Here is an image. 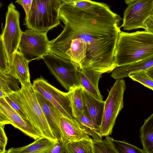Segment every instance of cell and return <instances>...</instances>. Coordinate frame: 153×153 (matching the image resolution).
Returning a JSON list of instances; mask_svg holds the SVG:
<instances>
[{"instance_id":"obj_1","label":"cell","mask_w":153,"mask_h":153,"mask_svg":"<svg viewBox=\"0 0 153 153\" xmlns=\"http://www.w3.org/2000/svg\"><path fill=\"white\" fill-rule=\"evenodd\" d=\"M59 16L65 26L56 38L49 41V52L62 58L71 40L79 38L87 47L82 68L93 69L103 74L116 68L114 55L122 19L107 4L100 2L82 9L63 2Z\"/></svg>"},{"instance_id":"obj_2","label":"cell","mask_w":153,"mask_h":153,"mask_svg":"<svg viewBox=\"0 0 153 153\" xmlns=\"http://www.w3.org/2000/svg\"><path fill=\"white\" fill-rule=\"evenodd\" d=\"M153 55V34L146 30L120 33L114 55L117 67L137 62Z\"/></svg>"},{"instance_id":"obj_3","label":"cell","mask_w":153,"mask_h":153,"mask_svg":"<svg viewBox=\"0 0 153 153\" xmlns=\"http://www.w3.org/2000/svg\"><path fill=\"white\" fill-rule=\"evenodd\" d=\"M62 0H33L28 18L24 25L39 32H48L60 23L59 11Z\"/></svg>"},{"instance_id":"obj_4","label":"cell","mask_w":153,"mask_h":153,"mask_svg":"<svg viewBox=\"0 0 153 153\" xmlns=\"http://www.w3.org/2000/svg\"><path fill=\"white\" fill-rule=\"evenodd\" d=\"M21 90L15 93L30 123L42 136L52 141L57 140L39 104L33 85L30 82L21 84Z\"/></svg>"},{"instance_id":"obj_5","label":"cell","mask_w":153,"mask_h":153,"mask_svg":"<svg viewBox=\"0 0 153 153\" xmlns=\"http://www.w3.org/2000/svg\"><path fill=\"white\" fill-rule=\"evenodd\" d=\"M126 86L122 79H116L105 101L100 126V134L103 137L111 134L117 118L123 107V96Z\"/></svg>"},{"instance_id":"obj_6","label":"cell","mask_w":153,"mask_h":153,"mask_svg":"<svg viewBox=\"0 0 153 153\" xmlns=\"http://www.w3.org/2000/svg\"><path fill=\"white\" fill-rule=\"evenodd\" d=\"M42 59L51 73L68 91L82 87L78 74L79 69L70 60L49 52Z\"/></svg>"},{"instance_id":"obj_7","label":"cell","mask_w":153,"mask_h":153,"mask_svg":"<svg viewBox=\"0 0 153 153\" xmlns=\"http://www.w3.org/2000/svg\"><path fill=\"white\" fill-rule=\"evenodd\" d=\"M33 85L34 90L53 104L63 116L79 125L73 115L69 91L65 93L60 91L43 77L35 80Z\"/></svg>"},{"instance_id":"obj_8","label":"cell","mask_w":153,"mask_h":153,"mask_svg":"<svg viewBox=\"0 0 153 153\" xmlns=\"http://www.w3.org/2000/svg\"><path fill=\"white\" fill-rule=\"evenodd\" d=\"M20 14L12 2L7 7L6 14L5 25L0 39L7 53L10 65L14 53L18 51L22 31L19 24Z\"/></svg>"},{"instance_id":"obj_9","label":"cell","mask_w":153,"mask_h":153,"mask_svg":"<svg viewBox=\"0 0 153 153\" xmlns=\"http://www.w3.org/2000/svg\"><path fill=\"white\" fill-rule=\"evenodd\" d=\"M47 32H39L28 29L23 32L18 49L29 62L42 59L49 52Z\"/></svg>"},{"instance_id":"obj_10","label":"cell","mask_w":153,"mask_h":153,"mask_svg":"<svg viewBox=\"0 0 153 153\" xmlns=\"http://www.w3.org/2000/svg\"><path fill=\"white\" fill-rule=\"evenodd\" d=\"M153 15V0H137L124 11L122 27L125 30L146 29L145 22Z\"/></svg>"},{"instance_id":"obj_11","label":"cell","mask_w":153,"mask_h":153,"mask_svg":"<svg viewBox=\"0 0 153 153\" xmlns=\"http://www.w3.org/2000/svg\"><path fill=\"white\" fill-rule=\"evenodd\" d=\"M0 111L5 114L10 124L35 140L42 136L27 121L17 112L6 102L4 97H0Z\"/></svg>"},{"instance_id":"obj_12","label":"cell","mask_w":153,"mask_h":153,"mask_svg":"<svg viewBox=\"0 0 153 153\" xmlns=\"http://www.w3.org/2000/svg\"><path fill=\"white\" fill-rule=\"evenodd\" d=\"M35 91L38 102L55 138L56 140H63L60 124V119L63 115L49 101L39 93Z\"/></svg>"},{"instance_id":"obj_13","label":"cell","mask_w":153,"mask_h":153,"mask_svg":"<svg viewBox=\"0 0 153 153\" xmlns=\"http://www.w3.org/2000/svg\"><path fill=\"white\" fill-rule=\"evenodd\" d=\"M29 62L19 51H17L10 65L9 74L18 80L21 84L30 82L28 66Z\"/></svg>"},{"instance_id":"obj_14","label":"cell","mask_w":153,"mask_h":153,"mask_svg":"<svg viewBox=\"0 0 153 153\" xmlns=\"http://www.w3.org/2000/svg\"><path fill=\"white\" fill-rule=\"evenodd\" d=\"M60 124L63 140L66 142L82 139L92 140L91 136L79 125L66 117H61Z\"/></svg>"},{"instance_id":"obj_15","label":"cell","mask_w":153,"mask_h":153,"mask_svg":"<svg viewBox=\"0 0 153 153\" xmlns=\"http://www.w3.org/2000/svg\"><path fill=\"white\" fill-rule=\"evenodd\" d=\"M83 98L84 104V109L86 111L92 121L96 125L100 128L105 101L96 98L86 91L83 88Z\"/></svg>"},{"instance_id":"obj_16","label":"cell","mask_w":153,"mask_h":153,"mask_svg":"<svg viewBox=\"0 0 153 153\" xmlns=\"http://www.w3.org/2000/svg\"><path fill=\"white\" fill-rule=\"evenodd\" d=\"M87 45L79 38L71 40L62 58L70 60L81 69L86 56Z\"/></svg>"},{"instance_id":"obj_17","label":"cell","mask_w":153,"mask_h":153,"mask_svg":"<svg viewBox=\"0 0 153 153\" xmlns=\"http://www.w3.org/2000/svg\"><path fill=\"white\" fill-rule=\"evenodd\" d=\"M153 66V55L142 60L131 64L117 67L111 76L115 79L128 76L129 74L145 70Z\"/></svg>"},{"instance_id":"obj_18","label":"cell","mask_w":153,"mask_h":153,"mask_svg":"<svg viewBox=\"0 0 153 153\" xmlns=\"http://www.w3.org/2000/svg\"><path fill=\"white\" fill-rule=\"evenodd\" d=\"M73 116L80 127L86 132L92 139L102 140L100 134V128L96 125L91 119L86 111H81L71 106Z\"/></svg>"},{"instance_id":"obj_19","label":"cell","mask_w":153,"mask_h":153,"mask_svg":"<svg viewBox=\"0 0 153 153\" xmlns=\"http://www.w3.org/2000/svg\"><path fill=\"white\" fill-rule=\"evenodd\" d=\"M55 141L41 136L27 145L10 148L6 153H48Z\"/></svg>"},{"instance_id":"obj_20","label":"cell","mask_w":153,"mask_h":153,"mask_svg":"<svg viewBox=\"0 0 153 153\" xmlns=\"http://www.w3.org/2000/svg\"><path fill=\"white\" fill-rule=\"evenodd\" d=\"M139 137L144 153H153V113L145 120Z\"/></svg>"},{"instance_id":"obj_21","label":"cell","mask_w":153,"mask_h":153,"mask_svg":"<svg viewBox=\"0 0 153 153\" xmlns=\"http://www.w3.org/2000/svg\"><path fill=\"white\" fill-rule=\"evenodd\" d=\"M114 140L109 136H106L103 140L92 138L93 153H118Z\"/></svg>"},{"instance_id":"obj_22","label":"cell","mask_w":153,"mask_h":153,"mask_svg":"<svg viewBox=\"0 0 153 153\" xmlns=\"http://www.w3.org/2000/svg\"><path fill=\"white\" fill-rule=\"evenodd\" d=\"M19 81L8 74L0 71V90L5 94L19 91Z\"/></svg>"},{"instance_id":"obj_23","label":"cell","mask_w":153,"mask_h":153,"mask_svg":"<svg viewBox=\"0 0 153 153\" xmlns=\"http://www.w3.org/2000/svg\"><path fill=\"white\" fill-rule=\"evenodd\" d=\"M67 153H93L91 140L82 139L67 142Z\"/></svg>"},{"instance_id":"obj_24","label":"cell","mask_w":153,"mask_h":153,"mask_svg":"<svg viewBox=\"0 0 153 153\" xmlns=\"http://www.w3.org/2000/svg\"><path fill=\"white\" fill-rule=\"evenodd\" d=\"M128 76L132 80L139 82L153 91V79L148 76L146 70L131 73Z\"/></svg>"},{"instance_id":"obj_25","label":"cell","mask_w":153,"mask_h":153,"mask_svg":"<svg viewBox=\"0 0 153 153\" xmlns=\"http://www.w3.org/2000/svg\"><path fill=\"white\" fill-rule=\"evenodd\" d=\"M4 97L8 104L17 112L30 123L21 102L15 93L6 94Z\"/></svg>"},{"instance_id":"obj_26","label":"cell","mask_w":153,"mask_h":153,"mask_svg":"<svg viewBox=\"0 0 153 153\" xmlns=\"http://www.w3.org/2000/svg\"><path fill=\"white\" fill-rule=\"evenodd\" d=\"M83 91V88L79 87L69 91L71 106L74 107L81 111H83L84 108Z\"/></svg>"},{"instance_id":"obj_27","label":"cell","mask_w":153,"mask_h":153,"mask_svg":"<svg viewBox=\"0 0 153 153\" xmlns=\"http://www.w3.org/2000/svg\"><path fill=\"white\" fill-rule=\"evenodd\" d=\"M78 75L82 87L88 92L97 99L103 101V97L99 89H96L88 80L79 69Z\"/></svg>"},{"instance_id":"obj_28","label":"cell","mask_w":153,"mask_h":153,"mask_svg":"<svg viewBox=\"0 0 153 153\" xmlns=\"http://www.w3.org/2000/svg\"><path fill=\"white\" fill-rule=\"evenodd\" d=\"M114 143L118 153H144L143 149L124 141L114 140Z\"/></svg>"},{"instance_id":"obj_29","label":"cell","mask_w":153,"mask_h":153,"mask_svg":"<svg viewBox=\"0 0 153 153\" xmlns=\"http://www.w3.org/2000/svg\"><path fill=\"white\" fill-rule=\"evenodd\" d=\"M88 80L97 89L98 88V82L102 73L91 68H82L80 70Z\"/></svg>"},{"instance_id":"obj_30","label":"cell","mask_w":153,"mask_h":153,"mask_svg":"<svg viewBox=\"0 0 153 153\" xmlns=\"http://www.w3.org/2000/svg\"><path fill=\"white\" fill-rule=\"evenodd\" d=\"M9 67L7 55L2 41L0 39V71L9 74Z\"/></svg>"},{"instance_id":"obj_31","label":"cell","mask_w":153,"mask_h":153,"mask_svg":"<svg viewBox=\"0 0 153 153\" xmlns=\"http://www.w3.org/2000/svg\"><path fill=\"white\" fill-rule=\"evenodd\" d=\"M67 143L62 139L56 140L48 153H67Z\"/></svg>"},{"instance_id":"obj_32","label":"cell","mask_w":153,"mask_h":153,"mask_svg":"<svg viewBox=\"0 0 153 153\" xmlns=\"http://www.w3.org/2000/svg\"><path fill=\"white\" fill-rule=\"evenodd\" d=\"M33 0H16V2L22 6L26 14L25 19H27L30 12Z\"/></svg>"},{"instance_id":"obj_33","label":"cell","mask_w":153,"mask_h":153,"mask_svg":"<svg viewBox=\"0 0 153 153\" xmlns=\"http://www.w3.org/2000/svg\"><path fill=\"white\" fill-rule=\"evenodd\" d=\"M4 125H0V143L6 146L7 139L4 131Z\"/></svg>"},{"instance_id":"obj_34","label":"cell","mask_w":153,"mask_h":153,"mask_svg":"<svg viewBox=\"0 0 153 153\" xmlns=\"http://www.w3.org/2000/svg\"><path fill=\"white\" fill-rule=\"evenodd\" d=\"M146 29L153 34V15L149 17L145 22Z\"/></svg>"},{"instance_id":"obj_35","label":"cell","mask_w":153,"mask_h":153,"mask_svg":"<svg viewBox=\"0 0 153 153\" xmlns=\"http://www.w3.org/2000/svg\"><path fill=\"white\" fill-rule=\"evenodd\" d=\"M10 124V122L6 115L0 111V124L5 125Z\"/></svg>"},{"instance_id":"obj_36","label":"cell","mask_w":153,"mask_h":153,"mask_svg":"<svg viewBox=\"0 0 153 153\" xmlns=\"http://www.w3.org/2000/svg\"><path fill=\"white\" fill-rule=\"evenodd\" d=\"M145 70L148 76L153 79V66Z\"/></svg>"},{"instance_id":"obj_37","label":"cell","mask_w":153,"mask_h":153,"mask_svg":"<svg viewBox=\"0 0 153 153\" xmlns=\"http://www.w3.org/2000/svg\"><path fill=\"white\" fill-rule=\"evenodd\" d=\"M5 147L4 145L0 143V153H6Z\"/></svg>"},{"instance_id":"obj_38","label":"cell","mask_w":153,"mask_h":153,"mask_svg":"<svg viewBox=\"0 0 153 153\" xmlns=\"http://www.w3.org/2000/svg\"><path fill=\"white\" fill-rule=\"evenodd\" d=\"M137 0H125V3L127 5H128L131 3H132Z\"/></svg>"},{"instance_id":"obj_39","label":"cell","mask_w":153,"mask_h":153,"mask_svg":"<svg viewBox=\"0 0 153 153\" xmlns=\"http://www.w3.org/2000/svg\"><path fill=\"white\" fill-rule=\"evenodd\" d=\"M62 0V1L63 0Z\"/></svg>"}]
</instances>
